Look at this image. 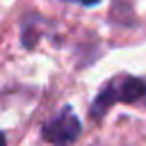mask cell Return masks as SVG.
I'll use <instances>...</instances> for the list:
<instances>
[{
    "mask_svg": "<svg viewBox=\"0 0 146 146\" xmlns=\"http://www.w3.org/2000/svg\"><path fill=\"white\" fill-rule=\"evenodd\" d=\"M139 100H146V80L123 73V75L112 78L100 89L89 112L94 119H100L114 103H139Z\"/></svg>",
    "mask_w": 146,
    "mask_h": 146,
    "instance_id": "obj_1",
    "label": "cell"
},
{
    "mask_svg": "<svg viewBox=\"0 0 146 146\" xmlns=\"http://www.w3.org/2000/svg\"><path fill=\"white\" fill-rule=\"evenodd\" d=\"M82 132V123L80 119L75 116L73 107H64L57 116L48 119L43 123V130H41V137L52 144V146H71Z\"/></svg>",
    "mask_w": 146,
    "mask_h": 146,
    "instance_id": "obj_2",
    "label": "cell"
},
{
    "mask_svg": "<svg viewBox=\"0 0 146 146\" xmlns=\"http://www.w3.org/2000/svg\"><path fill=\"white\" fill-rule=\"evenodd\" d=\"M71 2H80V5H84V7H94V5H98L100 0H71Z\"/></svg>",
    "mask_w": 146,
    "mask_h": 146,
    "instance_id": "obj_3",
    "label": "cell"
},
{
    "mask_svg": "<svg viewBox=\"0 0 146 146\" xmlns=\"http://www.w3.org/2000/svg\"><path fill=\"white\" fill-rule=\"evenodd\" d=\"M5 144H7V139H5V135L0 132V146H5Z\"/></svg>",
    "mask_w": 146,
    "mask_h": 146,
    "instance_id": "obj_4",
    "label": "cell"
}]
</instances>
